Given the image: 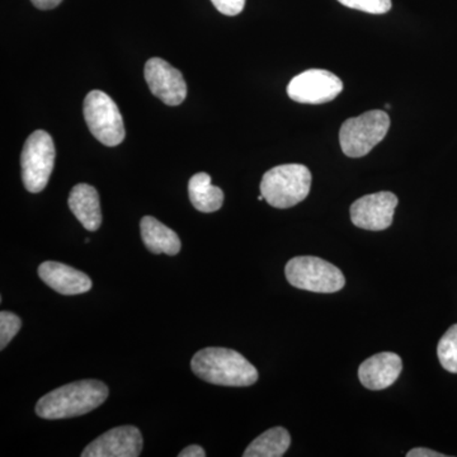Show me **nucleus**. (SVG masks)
Segmentation results:
<instances>
[{"label": "nucleus", "mask_w": 457, "mask_h": 457, "mask_svg": "<svg viewBox=\"0 0 457 457\" xmlns=\"http://www.w3.org/2000/svg\"><path fill=\"white\" fill-rule=\"evenodd\" d=\"M107 398L108 387L102 381H75L42 396L36 414L49 420L79 417L97 409Z\"/></svg>", "instance_id": "nucleus-1"}, {"label": "nucleus", "mask_w": 457, "mask_h": 457, "mask_svg": "<svg viewBox=\"0 0 457 457\" xmlns=\"http://www.w3.org/2000/svg\"><path fill=\"white\" fill-rule=\"evenodd\" d=\"M194 374L206 383L245 387L257 383V369L243 354L228 348H204L191 361Z\"/></svg>", "instance_id": "nucleus-2"}, {"label": "nucleus", "mask_w": 457, "mask_h": 457, "mask_svg": "<svg viewBox=\"0 0 457 457\" xmlns=\"http://www.w3.org/2000/svg\"><path fill=\"white\" fill-rule=\"evenodd\" d=\"M312 180V171L305 165H278L264 173L261 195L276 209H290L309 196Z\"/></svg>", "instance_id": "nucleus-3"}, {"label": "nucleus", "mask_w": 457, "mask_h": 457, "mask_svg": "<svg viewBox=\"0 0 457 457\" xmlns=\"http://www.w3.org/2000/svg\"><path fill=\"white\" fill-rule=\"evenodd\" d=\"M285 275L288 284L312 293L333 294L342 290L345 285V276L338 267L312 255L288 261Z\"/></svg>", "instance_id": "nucleus-4"}, {"label": "nucleus", "mask_w": 457, "mask_h": 457, "mask_svg": "<svg viewBox=\"0 0 457 457\" xmlns=\"http://www.w3.org/2000/svg\"><path fill=\"white\" fill-rule=\"evenodd\" d=\"M390 128L389 114L374 110L348 119L339 130L343 153L350 158H362L386 137Z\"/></svg>", "instance_id": "nucleus-5"}, {"label": "nucleus", "mask_w": 457, "mask_h": 457, "mask_svg": "<svg viewBox=\"0 0 457 457\" xmlns=\"http://www.w3.org/2000/svg\"><path fill=\"white\" fill-rule=\"evenodd\" d=\"M55 145L46 131L37 130L29 135L21 154L22 180L27 191L38 194L46 188L55 165Z\"/></svg>", "instance_id": "nucleus-6"}, {"label": "nucleus", "mask_w": 457, "mask_h": 457, "mask_svg": "<svg viewBox=\"0 0 457 457\" xmlns=\"http://www.w3.org/2000/svg\"><path fill=\"white\" fill-rule=\"evenodd\" d=\"M84 119L93 137L106 146H117L125 139V125L119 107L102 90H92L84 99Z\"/></svg>", "instance_id": "nucleus-7"}, {"label": "nucleus", "mask_w": 457, "mask_h": 457, "mask_svg": "<svg viewBox=\"0 0 457 457\" xmlns=\"http://www.w3.org/2000/svg\"><path fill=\"white\" fill-rule=\"evenodd\" d=\"M342 80L324 69H311L296 75L287 86L288 97L299 104H321L338 97Z\"/></svg>", "instance_id": "nucleus-8"}, {"label": "nucleus", "mask_w": 457, "mask_h": 457, "mask_svg": "<svg viewBox=\"0 0 457 457\" xmlns=\"http://www.w3.org/2000/svg\"><path fill=\"white\" fill-rule=\"evenodd\" d=\"M144 74L153 95L164 104L179 106L187 97V84L182 73L161 57L147 60Z\"/></svg>", "instance_id": "nucleus-9"}, {"label": "nucleus", "mask_w": 457, "mask_h": 457, "mask_svg": "<svg viewBox=\"0 0 457 457\" xmlns=\"http://www.w3.org/2000/svg\"><path fill=\"white\" fill-rule=\"evenodd\" d=\"M398 197L393 192H378L359 198L352 204L351 220L357 228L381 231L393 224Z\"/></svg>", "instance_id": "nucleus-10"}, {"label": "nucleus", "mask_w": 457, "mask_h": 457, "mask_svg": "<svg viewBox=\"0 0 457 457\" xmlns=\"http://www.w3.org/2000/svg\"><path fill=\"white\" fill-rule=\"evenodd\" d=\"M143 436L137 427L121 426L110 429L90 442L83 457H137L143 450Z\"/></svg>", "instance_id": "nucleus-11"}, {"label": "nucleus", "mask_w": 457, "mask_h": 457, "mask_svg": "<svg viewBox=\"0 0 457 457\" xmlns=\"http://www.w3.org/2000/svg\"><path fill=\"white\" fill-rule=\"evenodd\" d=\"M403 371V361L394 352H381L363 361L359 369L361 384L370 390L392 386Z\"/></svg>", "instance_id": "nucleus-12"}, {"label": "nucleus", "mask_w": 457, "mask_h": 457, "mask_svg": "<svg viewBox=\"0 0 457 457\" xmlns=\"http://www.w3.org/2000/svg\"><path fill=\"white\" fill-rule=\"evenodd\" d=\"M38 276L56 293L68 296L88 293L92 288V279L86 273L60 262H44L38 267Z\"/></svg>", "instance_id": "nucleus-13"}, {"label": "nucleus", "mask_w": 457, "mask_h": 457, "mask_svg": "<svg viewBox=\"0 0 457 457\" xmlns=\"http://www.w3.org/2000/svg\"><path fill=\"white\" fill-rule=\"evenodd\" d=\"M68 204L75 218L87 230H98L102 224V212L97 189L87 183H79L71 189Z\"/></svg>", "instance_id": "nucleus-14"}, {"label": "nucleus", "mask_w": 457, "mask_h": 457, "mask_svg": "<svg viewBox=\"0 0 457 457\" xmlns=\"http://www.w3.org/2000/svg\"><path fill=\"white\" fill-rule=\"evenodd\" d=\"M144 245L155 254L177 255L180 251V239L176 231L165 227L153 216H144L140 221Z\"/></svg>", "instance_id": "nucleus-15"}, {"label": "nucleus", "mask_w": 457, "mask_h": 457, "mask_svg": "<svg viewBox=\"0 0 457 457\" xmlns=\"http://www.w3.org/2000/svg\"><path fill=\"white\" fill-rule=\"evenodd\" d=\"M189 200L195 209L201 212H215L224 204V192L212 183V177L207 173H197L189 179Z\"/></svg>", "instance_id": "nucleus-16"}, {"label": "nucleus", "mask_w": 457, "mask_h": 457, "mask_svg": "<svg viewBox=\"0 0 457 457\" xmlns=\"http://www.w3.org/2000/svg\"><path fill=\"white\" fill-rule=\"evenodd\" d=\"M291 445V436L284 427H273L260 437L255 438L248 447L245 457H281Z\"/></svg>", "instance_id": "nucleus-17"}, {"label": "nucleus", "mask_w": 457, "mask_h": 457, "mask_svg": "<svg viewBox=\"0 0 457 457\" xmlns=\"http://www.w3.org/2000/svg\"><path fill=\"white\" fill-rule=\"evenodd\" d=\"M437 356L442 368L457 374V324L451 327L438 342Z\"/></svg>", "instance_id": "nucleus-18"}, {"label": "nucleus", "mask_w": 457, "mask_h": 457, "mask_svg": "<svg viewBox=\"0 0 457 457\" xmlns=\"http://www.w3.org/2000/svg\"><path fill=\"white\" fill-rule=\"evenodd\" d=\"M22 327V320L13 312H0V350H4Z\"/></svg>", "instance_id": "nucleus-19"}, {"label": "nucleus", "mask_w": 457, "mask_h": 457, "mask_svg": "<svg viewBox=\"0 0 457 457\" xmlns=\"http://www.w3.org/2000/svg\"><path fill=\"white\" fill-rule=\"evenodd\" d=\"M345 7L371 14H384L392 9V0H338Z\"/></svg>", "instance_id": "nucleus-20"}, {"label": "nucleus", "mask_w": 457, "mask_h": 457, "mask_svg": "<svg viewBox=\"0 0 457 457\" xmlns=\"http://www.w3.org/2000/svg\"><path fill=\"white\" fill-rule=\"evenodd\" d=\"M212 4L225 16H237L245 9V0H212Z\"/></svg>", "instance_id": "nucleus-21"}, {"label": "nucleus", "mask_w": 457, "mask_h": 457, "mask_svg": "<svg viewBox=\"0 0 457 457\" xmlns=\"http://www.w3.org/2000/svg\"><path fill=\"white\" fill-rule=\"evenodd\" d=\"M444 453H436V451L429 449H422V447H418V449H413L409 451L407 453V457H445Z\"/></svg>", "instance_id": "nucleus-22"}, {"label": "nucleus", "mask_w": 457, "mask_h": 457, "mask_svg": "<svg viewBox=\"0 0 457 457\" xmlns=\"http://www.w3.org/2000/svg\"><path fill=\"white\" fill-rule=\"evenodd\" d=\"M179 457H204L206 456V453L203 447L198 446V445H191V446L186 447L185 450H182V453H179Z\"/></svg>", "instance_id": "nucleus-23"}, {"label": "nucleus", "mask_w": 457, "mask_h": 457, "mask_svg": "<svg viewBox=\"0 0 457 457\" xmlns=\"http://www.w3.org/2000/svg\"><path fill=\"white\" fill-rule=\"evenodd\" d=\"M32 4L41 11H50V9L56 8L62 0H31Z\"/></svg>", "instance_id": "nucleus-24"}]
</instances>
